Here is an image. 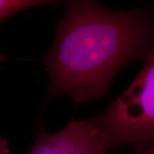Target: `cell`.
<instances>
[{
  "mask_svg": "<svg viewBox=\"0 0 154 154\" xmlns=\"http://www.w3.org/2000/svg\"><path fill=\"white\" fill-rule=\"evenodd\" d=\"M153 45L154 19L147 9L113 11L94 1H69L44 58L46 100L65 94L79 105L105 97L116 75L146 58Z\"/></svg>",
  "mask_w": 154,
  "mask_h": 154,
  "instance_id": "1",
  "label": "cell"
},
{
  "mask_svg": "<svg viewBox=\"0 0 154 154\" xmlns=\"http://www.w3.org/2000/svg\"><path fill=\"white\" fill-rule=\"evenodd\" d=\"M95 118L109 135L113 148L154 144V45L134 81Z\"/></svg>",
  "mask_w": 154,
  "mask_h": 154,
  "instance_id": "2",
  "label": "cell"
},
{
  "mask_svg": "<svg viewBox=\"0 0 154 154\" xmlns=\"http://www.w3.org/2000/svg\"><path fill=\"white\" fill-rule=\"evenodd\" d=\"M113 148L96 118L71 121L57 133L41 131L28 154H106Z\"/></svg>",
  "mask_w": 154,
  "mask_h": 154,
  "instance_id": "3",
  "label": "cell"
},
{
  "mask_svg": "<svg viewBox=\"0 0 154 154\" xmlns=\"http://www.w3.org/2000/svg\"><path fill=\"white\" fill-rule=\"evenodd\" d=\"M55 3L53 1L45 0H0V20L5 19L28 8L53 5Z\"/></svg>",
  "mask_w": 154,
  "mask_h": 154,
  "instance_id": "4",
  "label": "cell"
},
{
  "mask_svg": "<svg viewBox=\"0 0 154 154\" xmlns=\"http://www.w3.org/2000/svg\"><path fill=\"white\" fill-rule=\"evenodd\" d=\"M11 152L9 141L3 137H0V154H9Z\"/></svg>",
  "mask_w": 154,
  "mask_h": 154,
  "instance_id": "5",
  "label": "cell"
},
{
  "mask_svg": "<svg viewBox=\"0 0 154 154\" xmlns=\"http://www.w3.org/2000/svg\"><path fill=\"white\" fill-rule=\"evenodd\" d=\"M142 154H154V144H152V146L147 149L146 151H145Z\"/></svg>",
  "mask_w": 154,
  "mask_h": 154,
  "instance_id": "6",
  "label": "cell"
},
{
  "mask_svg": "<svg viewBox=\"0 0 154 154\" xmlns=\"http://www.w3.org/2000/svg\"><path fill=\"white\" fill-rule=\"evenodd\" d=\"M5 57L4 56H3L2 54H1V53H0V63H2V62L5 60Z\"/></svg>",
  "mask_w": 154,
  "mask_h": 154,
  "instance_id": "7",
  "label": "cell"
}]
</instances>
